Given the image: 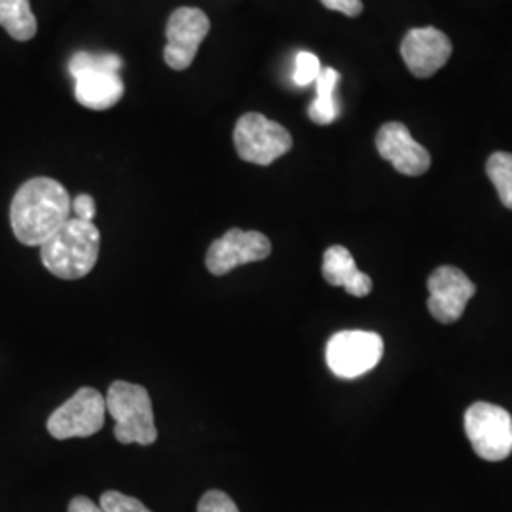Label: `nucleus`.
<instances>
[{
  "label": "nucleus",
  "instance_id": "nucleus-1",
  "mask_svg": "<svg viewBox=\"0 0 512 512\" xmlns=\"http://www.w3.org/2000/svg\"><path fill=\"white\" fill-rule=\"evenodd\" d=\"M71 213L73 200L65 186L48 177H37L19 186L10 205V222L19 243L42 247L71 219Z\"/></svg>",
  "mask_w": 512,
  "mask_h": 512
},
{
  "label": "nucleus",
  "instance_id": "nucleus-2",
  "mask_svg": "<svg viewBox=\"0 0 512 512\" xmlns=\"http://www.w3.org/2000/svg\"><path fill=\"white\" fill-rule=\"evenodd\" d=\"M101 234L93 222L71 217L40 247L42 264L59 279H82L99 258Z\"/></svg>",
  "mask_w": 512,
  "mask_h": 512
},
{
  "label": "nucleus",
  "instance_id": "nucleus-3",
  "mask_svg": "<svg viewBox=\"0 0 512 512\" xmlns=\"http://www.w3.org/2000/svg\"><path fill=\"white\" fill-rule=\"evenodd\" d=\"M107 412L114 420V437L120 444L150 446L158 439L154 408L143 385L114 382L105 397Z\"/></svg>",
  "mask_w": 512,
  "mask_h": 512
},
{
  "label": "nucleus",
  "instance_id": "nucleus-4",
  "mask_svg": "<svg viewBox=\"0 0 512 512\" xmlns=\"http://www.w3.org/2000/svg\"><path fill=\"white\" fill-rule=\"evenodd\" d=\"M234 145L241 160L270 165L293 148V137L281 124L268 120L264 114L247 112L234 128Z\"/></svg>",
  "mask_w": 512,
  "mask_h": 512
},
{
  "label": "nucleus",
  "instance_id": "nucleus-5",
  "mask_svg": "<svg viewBox=\"0 0 512 512\" xmlns=\"http://www.w3.org/2000/svg\"><path fill=\"white\" fill-rule=\"evenodd\" d=\"M384 357V340L368 330L336 332L327 344V365L342 380L359 378L370 372Z\"/></svg>",
  "mask_w": 512,
  "mask_h": 512
},
{
  "label": "nucleus",
  "instance_id": "nucleus-6",
  "mask_svg": "<svg viewBox=\"0 0 512 512\" xmlns=\"http://www.w3.org/2000/svg\"><path fill=\"white\" fill-rule=\"evenodd\" d=\"M465 433L478 458L503 461L512 454L511 414L497 404H473L465 412Z\"/></svg>",
  "mask_w": 512,
  "mask_h": 512
},
{
  "label": "nucleus",
  "instance_id": "nucleus-7",
  "mask_svg": "<svg viewBox=\"0 0 512 512\" xmlns=\"http://www.w3.org/2000/svg\"><path fill=\"white\" fill-rule=\"evenodd\" d=\"M105 414V397L93 387H82L48 418V433L57 440L92 437L103 429Z\"/></svg>",
  "mask_w": 512,
  "mask_h": 512
},
{
  "label": "nucleus",
  "instance_id": "nucleus-8",
  "mask_svg": "<svg viewBox=\"0 0 512 512\" xmlns=\"http://www.w3.org/2000/svg\"><path fill=\"white\" fill-rule=\"evenodd\" d=\"M209 29V18L200 8L175 10L165 27V63L175 71L188 69L196 59L203 38L209 35Z\"/></svg>",
  "mask_w": 512,
  "mask_h": 512
},
{
  "label": "nucleus",
  "instance_id": "nucleus-9",
  "mask_svg": "<svg viewBox=\"0 0 512 512\" xmlns=\"http://www.w3.org/2000/svg\"><path fill=\"white\" fill-rule=\"evenodd\" d=\"M272 253V243L260 232H243L239 228L228 230L215 239L205 256V266L213 275H226L234 268L260 262Z\"/></svg>",
  "mask_w": 512,
  "mask_h": 512
},
{
  "label": "nucleus",
  "instance_id": "nucleus-10",
  "mask_svg": "<svg viewBox=\"0 0 512 512\" xmlns=\"http://www.w3.org/2000/svg\"><path fill=\"white\" fill-rule=\"evenodd\" d=\"M427 289L429 311L444 325L456 323L476 293L475 283L454 266L437 268L427 281Z\"/></svg>",
  "mask_w": 512,
  "mask_h": 512
},
{
  "label": "nucleus",
  "instance_id": "nucleus-11",
  "mask_svg": "<svg viewBox=\"0 0 512 512\" xmlns=\"http://www.w3.org/2000/svg\"><path fill=\"white\" fill-rule=\"evenodd\" d=\"M376 148L384 160L408 177H420L431 165L429 152L412 139L410 131L401 122H387L380 128Z\"/></svg>",
  "mask_w": 512,
  "mask_h": 512
},
{
  "label": "nucleus",
  "instance_id": "nucleus-12",
  "mask_svg": "<svg viewBox=\"0 0 512 512\" xmlns=\"http://www.w3.org/2000/svg\"><path fill=\"white\" fill-rule=\"evenodd\" d=\"M401 54L410 73L418 78H429L450 59L452 42L435 27L412 29L404 37Z\"/></svg>",
  "mask_w": 512,
  "mask_h": 512
},
{
  "label": "nucleus",
  "instance_id": "nucleus-13",
  "mask_svg": "<svg viewBox=\"0 0 512 512\" xmlns=\"http://www.w3.org/2000/svg\"><path fill=\"white\" fill-rule=\"evenodd\" d=\"M323 277L332 287H344L346 293L357 298L372 291V279L357 270L355 258L342 245H332L323 256Z\"/></svg>",
  "mask_w": 512,
  "mask_h": 512
},
{
  "label": "nucleus",
  "instance_id": "nucleus-14",
  "mask_svg": "<svg viewBox=\"0 0 512 512\" xmlns=\"http://www.w3.org/2000/svg\"><path fill=\"white\" fill-rule=\"evenodd\" d=\"M76 101L92 110H107L114 107L124 95V82L118 73L92 71L74 78Z\"/></svg>",
  "mask_w": 512,
  "mask_h": 512
},
{
  "label": "nucleus",
  "instance_id": "nucleus-15",
  "mask_svg": "<svg viewBox=\"0 0 512 512\" xmlns=\"http://www.w3.org/2000/svg\"><path fill=\"white\" fill-rule=\"evenodd\" d=\"M338 82H340V74L336 69H332V67L321 69V73L315 80L317 97L308 109L313 124L329 126V124L338 120V116H340V105H338V99H336Z\"/></svg>",
  "mask_w": 512,
  "mask_h": 512
},
{
  "label": "nucleus",
  "instance_id": "nucleus-16",
  "mask_svg": "<svg viewBox=\"0 0 512 512\" xmlns=\"http://www.w3.org/2000/svg\"><path fill=\"white\" fill-rule=\"evenodd\" d=\"M0 27L14 40L27 42L37 35V18L29 0H0Z\"/></svg>",
  "mask_w": 512,
  "mask_h": 512
},
{
  "label": "nucleus",
  "instance_id": "nucleus-17",
  "mask_svg": "<svg viewBox=\"0 0 512 512\" xmlns=\"http://www.w3.org/2000/svg\"><path fill=\"white\" fill-rule=\"evenodd\" d=\"M486 173L495 186L499 200L512 209V154L509 152H495L486 164Z\"/></svg>",
  "mask_w": 512,
  "mask_h": 512
},
{
  "label": "nucleus",
  "instance_id": "nucleus-18",
  "mask_svg": "<svg viewBox=\"0 0 512 512\" xmlns=\"http://www.w3.org/2000/svg\"><path fill=\"white\" fill-rule=\"evenodd\" d=\"M122 69V59L114 54H90V52H78L71 57L69 73L74 78L92 71H107V73H118Z\"/></svg>",
  "mask_w": 512,
  "mask_h": 512
},
{
  "label": "nucleus",
  "instance_id": "nucleus-19",
  "mask_svg": "<svg viewBox=\"0 0 512 512\" xmlns=\"http://www.w3.org/2000/svg\"><path fill=\"white\" fill-rule=\"evenodd\" d=\"M321 73V63L317 55L310 52H298L296 54V63H294V84L300 88H306L310 84H315L317 76Z\"/></svg>",
  "mask_w": 512,
  "mask_h": 512
},
{
  "label": "nucleus",
  "instance_id": "nucleus-20",
  "mask_svg": "<svg viewBox=\"0 0 512 512\" xmlns=\"http://www.w3.org/2000/svg\"><path fill=\"white\" fill-rule=\"evenodd\" d=\"M99 505L105 509V512H152L139 499H135L131 495L114 492V490L101 495Z\"/></svg>",
  "mask_w": 512,
  "mask_h": 512
},
{
  "label": "nucleus",
  "instance_id": "nucleus-21",
  "mask_svg": "<svg viewBox=\"0 0 512 512\" xmlns=\"http://www.w3.org/2000/svg\"><path fill=\"white\" fill-rule=\"evenodd\" d=\"M198 512H239V509L230 495L220 490H211L200 499Z\"/></svg>",
  "mask_w": 512,
  "mask_h": 512
},
{
  "label": "nucleus",
  "instance_id": "nucleus-22",
  "mask_svg": "<svg viewBox=\"0 0 512 512\" xmlns=\"http://www.w3.org/2000/svg\"><path fill=\"white\" fill-rule=\"evenodd\" d=\"M321 2L329 10L340 12L344 16H349V18H357L363 12V2L361 0H321Z\"/></svg>",
  "mask_w": 512,
  "mask_h": 512
},
{
  "label": "nucleus",
  "instance_id": "nucleus-23",
  "mask_svg": "<svg viewBox=\"0 0 512 512\" xmlns=\"http://www.w3.org/2000/svg\"><path fill=\"white\" fill-rule=\"evenodd\" d=\"M73 213L76 219L93 222L95 217V202L90 194H80L73 200Z\"/></svg>",
  "mask_w": 512,
  "mask_h": 512
},
{
  "label": "nucleus",
  "instance_id": "nucleus-24",
  "mask_svg": "<svg viewBox=\"0 0 512 512\" xmlns=\"http://www.w3.org/2000/svg\"><path fill=\"white\" fill-rule=\"evenodd\" d=\"M67 512H105V509H103L101 505L93 503L90 497L78 495V497H74L73 501L69 503Z\"/></svg>",
  "mask_w": 512,
  "mask_h": 512
}]
</instances>
